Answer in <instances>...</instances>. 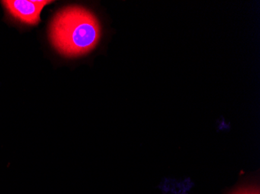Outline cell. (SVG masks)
Masks as SVG:
<instances>
[{
	"instance_id": "obj_1",
	"label": "cell",
	"mask_w": 260,
	"mask_h": 194,
	"mask_svg": "<svg viewBox=\"0 0 260 194\" xmlns=\"http://www.w3.org/2000/svg\"><path fill=\"white\" fill-rule=\"evenodd\" d=\"M51 43L59 53L77 57L89 53L101 38L95 16L80 7H69L55 14L49 29Z\"/></svg>"
},
{
	"instance_id": "obj_2",
	"label": "cell",
	"mask_w": 260,
	"mask_h": 194,
	"mask_svg": "<svg viewBox=\"0 0 260 194\" xmlns=\"http://www.w3.org/2000/svg\"><path fill=\"white\" fill-rule=\"evenodd\" d=\"M1 3L10 17L27 25H37L44 7L52 2L49 0H7Z\"/></svg>"
},
{
	"instance_id": "obj_3",
	"label": "cell",
	"mask_w": 260,
	"mask_h": 194,
	"mask_svg": "<svg viewBox=\"0 0 260 194\" xmlns=\"http://www.w3.org/2000/svg\"><path fill=\"white\" fill-rule=\"evenodd\" d=\"M232 194H259V189L255 188H248V189H239Z\"/></svg>"
}]
</instances>
